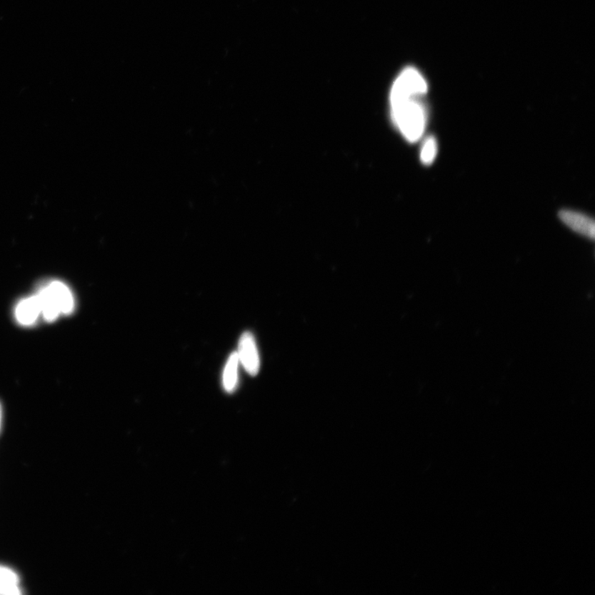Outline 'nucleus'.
Returning <instances> with one entry per match:
<instances>
[{"mask_svg": "<svg viewBox=\"0 0 595 595\" xmlns=\"http://www.w3.org/2000/svg\"><path fill=\"white\" fill-rule=\"evenodd\" d=\"M413 97L391 103V117L394 125L410 142L422 138L426 127V112L422 104Z\"/></svg>", "mask_w": 595, "mask_h": 595, "instance_id": "1", "label": "nucleus"}, {"mask_svg": "<svg viewBox=\"0 0 595 595\" xmlns=\"http://www.w3.org/2000/svg\"><path fill=\"white\" fill-rule=\"evenodd\" d=\"M428 86L422 75L414 68H407L396 79L391 91V103L424 96Z\"/></svg>", "mask_w": 595, "mask_h": 595, "instance_id": "2", "label": "nucleus"}, {"mask_svg": "<svg viewBox=\"0 0 595 595\" xmlns=\"http://www.w3.org/2000/svg\"><path fill=\"white\" fill-rule=\"evenodd\" d=\"M239 359L245 370L251 376H256L260 371V356L254 335L245 333L241 335L239 351Z\"/></svg>", "mask_w": 595, "mask_h": 595, "instance_id": "3", "label": "nucleus"}, {"mask_svg": "<svg viewBox=\"0 0 595 595\" xmlns=\"http://www.w3.org/2000/svg\"><path fill=\"white\" fill-rule=\"evenodd\" d=\"M562 222L576 233L587 236L589 239H594L595 226L594 221L583 214L571 211V210H562L559 214Z\"/></svg>", "mask_w": 595, "mask_h": 595, "instance_id": "4", "label": "nucleus"}, {"mask_svg": "<svg viewBox=\"0 0 595 595\" xmlns=\"http://www.w3.org/2000/svg\"><path fill=\"white\" fill-rule=\"evenodd\" d=\"M46 286L61 314H71L75 307V301L69 288L65 284L57 281L46 283Z\"/></svg>", "mask_w": 595, "mask_h": 595, "instance_id": "5", "label": "nucleus"}, {"mask_svg": "<svg viewBox=\"0 0 595 595\" xmlns=\"http://www.w3.org/2000/svg\"><path fill=\"white\" fill-rule=\"evenodd\" d=\"M41 314L38 299L36 296L25 299L16 308V319L23 325L33 324Z\"/></svg>", "mask_w": 595, "mask_h": 595, "instance_id": "6", "label": "nucleus"}, {"mask_svg": "<svg viewBox=\"0 0 595 595\" xmlns=\"http://www.w3.org/2000/svg\"><path fill=\"white\" fill-rule=\"evenodd\" d=\"M36 297L39 300L41 314H43L45 319L49 322L54 321L61 312L54 299H52L49 289H47L46 284L39 288Z\"/></svg>", "mask_w": 595, "mask_h": 595, "instance_id": "7", "label": "nucleus"}, {"mask_svg": "<svg viewBox=\"0 0 595 595\" xmlns=\"http://www.w3.org/2000/svg\"><path fill=\"white\" fill-rule=\"evenodd\" d=\"M239 364L238 354L234 352L229 358L223 376L224 387L229 393L234 392L238 386Z\"/></svg>", "mask_w": 595, "mask_h": 595, "instance_id": "8", "label": "nucleus"}, {"mask_svg": "<svg viewBox=\"0 0 595 595\" xmlns=\"http://www.w3.org/2000/svg\"><path fill=\"white\" fill-rule=\"evenodd\" d=\"M436 152H438V144L434 136L426 139L421 149L420 159L423 164L429 166L435 160Z\"/></svg>", "mask_w": 595, "mask_h": 595, "instance_id": "9", "label": "nucleus"}, {"mask_svg": "<svg viewBox=\"0 0 595 595\" xmlns=\"http://www.w3.org/2000/svg\"><path fill=\"white\" fill-rule=\"evenodd\" d=\"M0 581L16 584L19 581V578L13 571L0 566Z\"/></svg>", "mask_w": 595, "mask_h": 595, "instance_id": "10", "label": "nucleus"}, {"mask_svg": "<svg viewBox=\"0 0 595 595\" xmlns=\"http://www.w3.org/2000/svg\"><path fill=\"white\" fill-rule=\"evenodd\" d=\"M19 593L14 584L0 581V594H19Z\"/></svg>", "mask_w": 595, "mask_h": 595, "instance_id": "11", "label": "nucleus"}, {"mask_svg": "<svg viewBox=\"0 0 595 595\" xmlns=\"http://www.w3.org/2000/svg\"><path fill=\"white\" fill-rule=\"evenodd\" d=\"M0 423H1V406H0Z\"/></svg>", "mask_w": 595, "mask_h": 595, "instance_id": "12", "label": "nucleus"}]
</instances>
